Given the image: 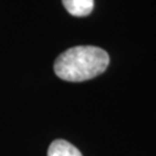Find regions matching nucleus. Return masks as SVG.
I'll return each instance as SVG.
<instances>
[{"label":"nucleus","instance_id":"nucleus-1","mask_svg":"<svg viewBox=\"0 0 156 156\" xmlns=\"http://www.w3.org/2000/svg\"><path fill=\"white\" fill-rule=\"evenodd\" d=\"M110 57L108 52L93 45L74 46L62 52L55 62V73L68 82H82L105 72Z\"/></svg>","mask_w":156,"mask_h":156},{"label":"nucleus","instance_id":"nucleus-2","mask_svg":"<svg viewBox=\"0 0 156 156\" xmlns=\"http://www.w3.org/2000/svg\"><path fill=\"white\" fill-rule=\"evenodd\" d=\"M62 5L73 16H88L94 9V0H62Z\"/></svg>","mask_w":156,"mask_h":156},{"label":"nucleus","instance_id":"nucleus-3","mask_svg":"<svg viewBox=\"0 0 156 156\" xmlns=\"http://www.w3.org/2000/svg\"><path fill=\"white\" fill-rule=\"evenodd\" d=\"M48 156H82L75 146L66 140H55L49 147Z\"/></svg>","mask_w":156,"mask_h":156}]
</instances>
